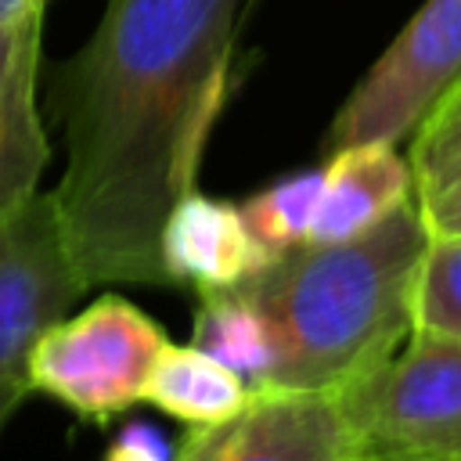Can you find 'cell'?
<instances>
[{"mask_svg": "<svg viewBox=\"0 0 461 461\" xmlns=\"http://www.w3.org/2000/svg\"><path fill=\"white\" fill-rule=\"evenodd\" d=\"M245 0H108L68 61V162L54 191L90 288H169L162 227L198 187L205 140L230 90Z\"/></svg>", "mask_w": 461, "mask_h": 461, "instance_id": "obj_1", "label": "cell"}, {"mask_svg": "<svg viewBox=\"0 0 461 461\" xmlns=\"http://www.w3.org/2000/svg\"><path fill=\"white\" fill-rule=\"evenodd\" d=\"M429 227L403 202L346 241H303L234 285L270 339L263 389L339 393L411 335V303Z\"/></svg>", "mask_w": 461, "mask_h": 461, "instance_id": "obj_2", "label": "cell"}, {"mask_svg": "<svg viewBox=\"0 0 461 461\" xmlns=\"http://www.w3.org/2000/svg\"><path fill=\"white\" fill-rule=\"evenodd\" d=\"M339 400L364 461H461V339L411 331Z\"/></svg>", "mask_w": 461, "mask_h": 461, "instance_id": "obj_3", "label": "cell"}, {"mask_svg": "<svg viewBox=\"0 0 461 461\" xmlns=\"http://www.w3.org/2000/svg\"><path fill=\"white\" fill-rule=\"evenodd\" d=\"M162 328L130 299L104 292L79 313L54 321L25 360L29 393L58 400L83 421L108 425L140 403L162 353Z\"/></svg>", "mask_w": 461, "mask_h": 461, "instance_id": "obj_4", "label": "cell"}, {"mask_svg": "<svg viewBox=\"0 0 461 461\" xmlns=\"http://www.w3.org/2000/svg\"><path fill=\"white\" fill-rule=\"evenodd\" d=\"M461 83V0H425L353 86L328 130V151L400 144Z\"/></svg>", "mask_w": 461, "mask_h": 461, "instance_id": "obj_5", "label": "cell"}, {"mask_svg": "<svg viewBox=\"0 0 461 461\" xmlns=\"http://www.w3.org/2000/svg\"><path fill=\"white\" fill-rule=\"evenodd\" d=\"M54 191L0 220V382H25L36 339L86 292Z\"/></svg>", "mask_w": 461, "mask_h": 461, "instance_id": "obj_6", "label": "cell"}, {"mask_svg": "<svg viewBox=\"0 0 461 461\" xmlns=\"http://www.w3.org/2000/svg\"><path fill=\"white\" fill-rule=\"evenodd\" d=\"M173 461H364L339 393L252 389L245 407L191 425Z\"/></svg>", "mask_w": 461, "mask_h": 461, "instance_id": "obj_7", "label": "cell"}, {"mask_svg": "<svg viewBox=\"0 0 461 461\" xmlns=\"http://www.w3.org/2000/svg\"><path fill=\"white\" fill-rule=\"evenodd\" d=\"M267 263V252L245 227L241 205L202 194H184L162 227V267L169 288L216 292L234 288Z\"/></svg>", "mask_w": 461, "mask_h": 461, "instance_id": "obj_8", "label": "cell"}, {"mask_svg": "<svg viewBox=\"0 0 461 461\" xmlns=\"http://www.w3.org/2000/svg\"><path fill=\"white\" fill-rule=\"evenodd\" d=\"M40 25L43 11L0 25V220L40 194L36 187L50 158L36 112Z\"/></svg>", "mask_w": 461, "mask_h": 461, "instance_id": "obj_9", "label": "cell"}, {"mask_svg": "<svg viewBox=\"0 0 461 461\" xmlns=\"http://www.w3.org/2000/svg\"><path fill=\"white\" fill-rule=\"evenodd\" d=\"M414 198L411 162L396 144L335 148L321 169V198L306 241H346Z\"/></svg>", "mask_w": 461, "mask_h": 461, "instance_id": "obj_10", "label": "cell"}, {"mask_svg": "<svg viewBox=\"0 0 461 461\" xmlns=\"http://www.w3.org/2000/svg\"><path fill=\"white\" fill-rule=\"evenodd\" d=\"M249 393V382L212 353L198 349L194 342H166L148 371L140 403H151L184 425H212L241 411Z\"/></svg>", "mask_w": 461, "mask_h": 461, "instance_id": "obj_11", "label": "cell"}, {"mask_svg": "<svg viewBox=\"0 0 461 461\" xmlns=\"http://www.w3.org/2000/svg\"><path fill=\"white\" fill-rule=\"evenodd\" d=\"M194 346L223 360L238 371L249 389H263L270 375V339L252 310V303L238 288L198 292L194 306Z\"/></svg>", "mask_w": 461, "mask_h": 461, "instance_id": "obj_12", "label": "cell"}, {"mask_svg": "<svg viewBox=\"0 0 461 461\" xmlns=\"http://www.w3.org/2000/svg\"><path fill=\"white\" fill-rule=\"evenodd\" d=\"M317 198H321V169H303V173L274 180L270 187L256 191L241 205L245 227L256 238V245L267 252V259L310 238Z\"/></svg>", "mask_w": 461, "mask_h": 461, "instance_id": "obj_13", "label": "cell"}, {"mask_svg": "<svg viewBox=\"0 0 461 461\" xmlns=\"http://www.w3.org/2000/svg\"><path fill=\"white\" fill-rule=\"evenodd\" d=\"M411 331L461 339V234H429L414 277Z\"/></svg>", "mask_w": 461, "mask_h": 461, "instance_id": "obj_14", "label": "cell"}, {"mask_svg": "<svg viewBox=\"0 0 461 461\" xmlns=\"http://www.w3.org/2000/svg\"><path fill=\"white\" fill-rule=\"evenodd\" d=\"M407 162L414 173V194L461 169V83L418 122Z\"/></svg>", "mask_w": 461, "mask_h": 461, "instance_id": "obj_15", "label": "cell"}, {"mask_svg": "<svg viewBox=\"0 0 461 461\" xmlns=\"http://www.w3.org/2000/svg\"><path fill=\"white\" fill-rule=\"evenodd\" d=\"M176 447L166 439V432L151 421H130L122 425L108 450H104V461H173Z\"/></svg>", "mask_w": 461, "mask_h": 461, "instance_id": "obj_16", "label": "cell"}, {"mask_svg": "<svg viewBox=\"0 0 461 461\" xmlns=\"http://www.w3.org/2000/svg\"><path fill=\"white\" fill-rule=\"evenodd\" d=\"M429 234H461V169L429 191L414 194Z\"/></svg>", "mask_w": 461, "mask_h": 461, "instance_id": "obj_17", "label": "cell"}, {"mask_svg": "<svg viewBox=\"0 0 461 461\" xmlns=\"http://www.w3.org/2000/svg\"><path fill=\"white\" fill-rule=\"evenodd\" d=\"M25 393H29L25 382H0V432L11 421V414L18 411V403L25 400Z\"/></svg>", "mask_w": 461, "mask_h": 461, "instance_id": "obj_18", "label": "cell"}, {"mask_svg": "<svg viewBox=\"0 0 461 461\" xmlns=\"http://www.w3.org/2000/svg\"><path fill=\"white\" fill-rule=\"evenodd\" d=\"M47 0H0V25H11L32 11H43Z\"/></svg>", "mask_w": 461, "mask_h": 461, "instance_id": "obj_19", "label": "cell"}]
</instances>
